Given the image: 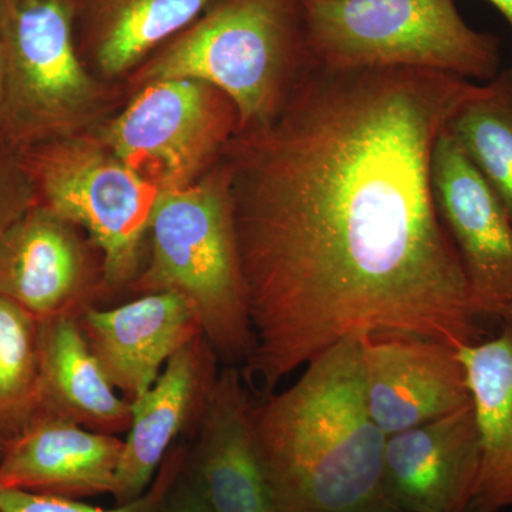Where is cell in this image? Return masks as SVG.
I'll use <instances>...</instances> for the list:
<instances>
[{
    "label": "cell",
    "instance_id": "cell-22",
    "mask_svg": "<svg viewBox=\"0 0 512 512\" xmlns=\"http://www.w3.org/2000/svg\"><path fill=\"white\" fill-rule=\"evenodd\" d=\"M190 441L175 444L148 490L134 501L114 508L93 507L73 498L22 490H0V512H161L165 497L183 471Z\"/></svg>",
    "mask_w": 512,
    "mask_h": 512
},
{
    "label": "cell",
    "instance_id": "cell-30",
    "mask_svg": "<svg viewBox=\"0 0 512 512\" xmlns=\"http://www.w3.org/2000/svg\"><path fill=\"white\" fill-rule=\"evenodd\" d=\"M6 439L0 434V456H2L3 448H5Z\"/></svg>",
    "mask_w": 512,
    "mask_h": 512
},
{
    "label": "cell",
    "instance_id": "cell-16",
    "mask_svg": "<svg viewBox=\"0 0 512 512\" xmlns=\"http://www.w3.org/2000/svg\"><path fill=\"white\" fill-rule=\"evenodd\" d=\"M123 439L39 413L6 441L0 456V490L56 497L113 494Z\"/></svg>",
    "mask_w": 512,
    "mask_h": 512
},
{
    "label": "cell",
    "instance_id": "cell-6",
    "mask_svg": "<svg viewBox=\"0 0 512 512\" xmlns=\"http://www.w3.org/2000/svg\"><path fill=\"white\" fill-rule=\"evenodd\" d=\"M39 204L82 229L99 249L110 291L140 274L144 239L160 190L106 144L60 137L20 151Z\"/></svg>",
    "mask_w": 512,
    "mask_h": 512
},
{
    "label": "cell",
    "instance_id": "cell-13",
    "mask_svg": "<svg viewBox=\"0 0 512 512\" xmlns=\"http://www.w3.org/2000/svg\"><path fill=\"white\" fill-rule=\"evenodd\" d=\"M480 466L473 404L386 439L383 500L407 512H467Z\"/></svg>",
    "mask_w": 512,
    "mask_h": 512
},
{
    "label": "cell",
    "instance_id": "cell-19",
    "mask_svg": "<svg viewBox=\"0 0 512 512\" xmlns=\"http://www.w3.org/2000/svg\"><path fill=\"white\" fill-rule=\"evenodd\" d=\"M40 413L110 436L130 429V402L113 386L94 356L79 319L42 322Z\"/></svg>",
    "mask_w": 512,
    "mask_h": 512
},
{
    "label": "cell",
    "instance_id": "cell-21",
    "mask_svg": "<svg viewBox=\"0 0 512 512\" xmlns=\"http://www.w3.org/2000/svg\"><path fill=\"white\" fill-rule=\"evenodd\" d=\"M512 220V96L498 76L447 123Z\"/></svg>",
    "mask_w": 512,
    "mask_h": 512
},
{
    "label": "cell",
    "instance_id": "cell-1",
    "mask_svg": "<svg viewBox=\"0 0 512 512\" xmlns=\"http://www.w3.org/2000/svg\"><path fill=\"white\" fill-rule=\"evenodd\" d=\"M485 87L313 64L275 117L232 137L221 160L255 335L239 367L248 390L271 396L348 338L481 340L430 165L448 121Z\"/></svg>",
    "mask_w": 512,
    "mask_h": 512
},
{
    "label": "cell",
    "instance_id": "cell-25",
    "mask_svg": "<svg viewBox=\"0 0 512 512\" xmlns=\"http://www.w3.org/2000/svg\"><path fill=\"white\" fill-rule=\"evenodd\" d=\"M6 99V60L3 52L2 42H0V127H2L3 110H5Z\"/></svg>",
    "mask_w": 512,
    "mask_h": 512
},
{
    "label": "cell",
    "instance_id": "cell-26",
    "mask_svg": "<svg viewBox=\"0 0 512 512\" xmlns=\"http://www.w3.org/2000/svg\"><path fill=\"white\" fill-rule=\"evenodd\" d=\"M507 20L512 29V0H487Z\"/></svg>",
    "mask_w": 512,
    "mask_h": 512
},
{
    "label": "cell",
    "instance_id": "cell-12",
    "mask_svg": "<svg viewBox=\"0 0 512 512\" xmlns=\"http://www.w3.org/2000/svg\"><path fill=\"white\" fill-rule=\"evenodd\" d=\"M218 356L204 335L165 365L156 383L130 403L113 498L127 504L143 495L175 444L194 434L217 383Z\"/></svg>",
    "mask_w": 512,
    "mask_h": 512
},
{
    "label": "cell",
    "instance_id": "cell-24",
    "mask_svg": "<svg viewBox=\"0 0 512 512\" xmlns=\"http://www.w3.org/2000/svg\"><path fill=\"white\" fill-rule=\"evenodd\" d=\"M184 470V468H183ZM161 512H214L208 507L207 503L202 500L200 494L197 493L187 477L181 471L180 476L170 493L165 497L163 508Z\"/></svg>",
    "mask_w": 512,
    "mask_h": 512
},
{
    "label": "cell",
    "instance_id": "cell-9",
    "mask_svg": "<svg viewBox=\"0 0 512 512\" xmlns=\"http://www.w3.org/2000/svg\"><path fill=\"white\" fill-rule=\"evenodd\" d=\"M430 178L437 212L466 275L474 316L503 320L512 303L510 214L447 128L434 144Z\"/></svg>",
    "mask_w": 512,
    "mask_h": 512
},
{
    "label": "cell",
    "instance_id": "cell-10",
    "mask_svg": "<svg viewBox=\"0 0 512 512\" xmlns=\"http://www.w3.org/2000/svg\"><path fill=\"white\" fill-rule=\"evenodd\" d=\"M76 225L43 205H30L0 237V295L39 322L80 319L110 291Z\"/></svg>",
    "mask_w": 512,
    "mask_h": 512
},
{
    "label": "cell",
    "instance_id": "cell-15",
    "mask_svg": "<svg viewBox=\"0 0 512 512\" xmlns=\"http://www.w3.org/2000/svg\"><path fill=\"white\" fill-rule=\"evenodd\" d=\"M90 349L127 402L147 392L168 360L202 335L190 305L171 292L146 293L79 319Z\"/></svg>",
    "mask_w": 512,
    "mask_h": 512
},
{
    "label": "cell",
    "instance_id": "cell-23",
    "mask_svg": "<svg viewBox=\"0 0 512 512\" xmlns=\"http://www.w3.org/2000/svg\"><path fill=\"white\" fill-rule=\"evenodd\" d=\"M33 188L18 160L0 157V237L5 229L32 205Z\"/></svg>",
    "mask_w": 512,
    "mask_h": 512
},
{
    "label": "cell",
    "instance_id": "cell-4",
    "mask_svg": "<svg viewBox=\"0 0 512 512\" xmlns=\"http://www.w3.org/2000/svg\"><path fill=\"white\" fill-rule=\"evenodd\" d=\"M312 67L302 0H214L141 64L137 83L211 84L234 103L244 130L275 117Z\"/></svg>",
    "mask_w": 512,
    "mask_h": 512
},
{
    "label": "cell",
    "instance_id": "cell-27",
    "mask_svg": "<svg viewBox=\"0 0 512 512\" xmlns=\"http://www.w3.org/2000/svg\"><path fill=\"white\" fill-rule=\"evenodd\" d=\"M363 512H407L402 510V508L396 507V505L390 504L389 501L383 500L382 497L370 505L367 510Z\"/></svg>",
    "mask_w": 512,
    "mask_h": 512
},
{
    "label": "cell",
    "instance_id": "cell-28",
    "mask_svg": "<svg viewBox=\"0 0 512 512\" xmlns=\"http://www.w3.org/2000/svg\"><path fill=\"white\" fill-rule=\"evenodd\" d=\"M498 79L507 87L508 92H510L512 96V67L511 69L501 70V73L498 74Z\"/></svg>",
    "mask_w": 512,
    "mask_h": 512
},
{
    "label": "cell",
    "instance_id": "cell-7",
    "mask_svg": "<svg viewBox=\"0 0 512 512\" xmlns=\"http://www.w3.org/2000/svg\"><path fill=\"white\" fill-rule=\"evenodd\" d=\"M6 99L0 136L26 148L72 136L99 106L77 49L74 0H0Z\"/></svg>",
    "mask_w": 512,
    "mask_h": 512
},
{
    "label": "cell",
    "instance_id": "cell-8",
    "mask_svg": "<svg viewBox=\"0 0 512 512\" xmlns=\"http://www.w3.org/2000/svg\"><path fill=\"white\" fill-rule=\"evenodd\" d=\"M234 103L200 80L146 84L103 136V143L158 190L200 180L237 134Z\"/></svg>",
    "mask_w": 512,
    "mask_h": 512
},
{
    "label": "cell",
    "instance_id": "cell-11",
    "mask_svg": "<svg viewBox=\"0 0 512 512\" xmlns=\"http://www.w3.org/2000/svg\"><path fill=\"white\" fill-rule=\"evenodd\" d=\"M362 362L367 410L386 437L471 404L466 369L457 350L444 343L365 336Z\"/></svg>",
    "mask_w": 512,
    "mask_h": 512
},
{
    "label": "cell",
    "instance_id": "cell-14",
    "mask_svg": "<svg viewBox=\"0 0 512 512\" xmlns=\"http://www.w3.org/2000/svg\"><path fill=\"white\" fill-rule=\"evenodd\" d=\"M241 369L224 366L192 434L184 476L214 512H274Z\"/></svg>",
    "mask_w": 512,
    "mask_h": 512
},
{
    "label": "cell",
    "instance_id": "cell-2",
    "mask_svg": "<svg viewBox=\"0 0 512 512\" xmlns=\"http://www.w3.org/2000/svg\"><path fill=\"white\" fill-rule=\"evenodd\" d=\"M251 420L272 511L363 512L382 497L387 437L367 410L362 338L320 353Z\"/></svg>",
    "mask_w": 512,
    "mask_h": 512
},
{
    "label": "cell",
    "instance_id": "cell-17",
    "mask_svg": "<svg viewBox=\"0 0 512 512\" xmlns=\"http://www.w3.org/2000/svg\"><path fill=\"white\" fill-rule=\"evenodd\" d=\"M212 2L74 0V32L80 57L100 76L116 79L146 62L200 18Z\"/></svg>",
    "mask_w": 512,
    "mask_h": 512
},
{
    "label": "cell",
    "instance_id": "cell-20",
    "mask_svg": "<svg viewBox=\"0 0 512 512\" xmlns=\"http://www.w3.org/2000/svg\"><path fill=\"white\" fill-rule=\"evenodd\" d=\"M42 410V322L0 295V434L20 433Z\"/></svg>",
    "mask_w": 512,
    "mask_h": 512
},
{
    "label": "cell",
    "instance_id": "cell-5",
    "mask_svg": "<svg viewBox=\"0 0 512 512\" xmlns=\"http://www.w3.org/2000/svg\"><path fill=\"white\" fill-rule=\"evenodd\" d=\"M315 66L419 69L470 82L501 73L500 40L471 28L454 0H302Z\"/></svg>",
    "mask_w": 512,
    "mask_h": 512
},
{
    "label": "cell",
    "instance_id": "cell-29",
    "mask_svg": "<svg viewBox=\"0 0 512 512\" xmlns=\"http://www.w3.org/2000/svg\"><path fill=\"white\" fill-rule=\"evenodd\" d=\"M501 322H503V325L507 326L508 329H511L512 332V303L508 306L507 311H505Z\"/></svg>",
    "mask_w": 512,
    "mask_h": 512
},
{
    "label": "cell",
    "instance_id": "cell-3",
    "mask_svg": "<svg viewBox=\"0 0 512 512\" xmlns=\"http://www.w3.org/2000/svg\"><path fill=\"white\" fill-rule=\"evenodd\" d=\"M147 235L150 261L131 291L180 296L224 366L244 365L254 352L255 335L221 158L194 184L160 192Z\"/></svg>",
    "mask_w": 512,
    "mask_h": 512
},
{
    "label": "cell",
    "instance_id": "cell-18",
    "mask_svg": "<svg viewBox=\"0 0 512 512\" xmlns=\"http://www.w3.org/2000/svg\"><path fill=\"white\" fill-rule=\"evenodd\" d=\"M466 369L480 443V466L467 512L512 507V332L457 350Z\"/></svg>",
    "mask_w": 512,
    "mask_h": 512
}]
</instances>
